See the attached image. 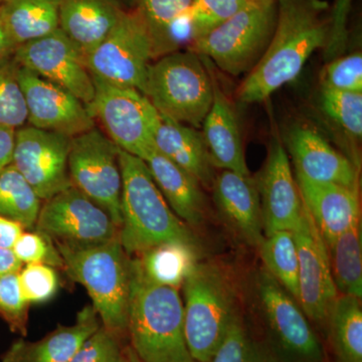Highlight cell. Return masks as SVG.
Wrapping results in <instances>:
<instances>
[{
	"instance_id": "obj_1",
	"label": "cell",
	"mask_w": 362,
	"mask_h": 362,
	"mask_svg": "<svg viewBox=\"0 0 362 362\" xmlns=\"http://www.w3.org/2000/svg\"><path fill=\"white\" fill-rule=\"evenodd\" d=\"M275 30L266 52L237 90L240 102L266 101L300 75L312 54L329 37V4L325 0H276Z\"/></svg>"
},
{
	"instance_id": "obj_2",
	"label": "cell",
	"mask_w": 362,
	"mask_h": 362,
	"mask_svg": "<svg viewBox=\"0 0 362 362\" xmlns=\"http://www.w3.org/2000/svg\"><path fill=\"white\" fill-rule=\"evenodd\" d=\"M119 163L122 175L119 240L128 256L163 243L197 245L192 230L171 211L145 161L119 148Z\"/></svg>"
},
{
	"instance_id": "obj_3",
	"label": "cell",
	"mask_w": 362,
	"mask_h": 362,
	"mask_svg": "<svg viewBox=\"0 0 362 362\" xmlns=\"http://www.w3.org/2000/svg\"><path fill=\"white\" fill-rule=\"evenodd\" d=\"M130 268L127 334L136 356L141 362H197L185 342L180 290L149 282L131 261Z\"/></svg>"
},
{
	"instance_id": "obj_4",
	"label": "cell",
	"mask_w": 362,
	"mask_h": 362,
	"mask_svg": "<svg viewBox=\"0 0 362 362\" xmlns=\"http://www.w3.org/2000/svg\"><path fill=\"white\" fill-rule=\"evenodd\" d=\"M56 246L64 259V271L71 280L84 286L102 325L128 340L131 258L119 237L96 246Z\"/></svg>"
},
{
	"instance_id": "obj_5",
	"label": "cell",
	"mask_w": 362,
	"mask_h": 362,
	"mask_svg": "<svg viewBox=\"0 0 362 362\" xmlns=\"http://www.w3.org/2000/svg\"><path fill=\"white\" fill-rule=\"evenodd\" d=\"M183 327L190 356L209 362L238 315V298L221 266L199 263L183 283Z\"/></svg>"
},
{
	"instance_id": "obj_6",
	"label": "cell",
	"mask_w": 362,
	"mask_h": 362,
	"mask_svg": "<svg viewBox=\"0 0 362 362\" xmlns=\"http://www.w3.org/2000/svg\"><path fill=\"white\" fill-rule=\"evenodd\" d=\"M144 95L161 115L199 129L213 103L211 74L194 52H170L152 62Z\"/></svg>"
},
{
	"instance_id": "obj_7",
	"label": "cell",
	"mask_w": 362,
	"mask_h": 362,
	"mask_svg": "<svg viewBox=\"0 0 362 362\" xmlns=\"http://www.w3.org/2000/svg\"><path fill=\"white\" fill-rule=\"evenodd\" d=\"M276 18V0H251L230 20L194 40L187 51L209 59L216 69L233 77L249 74L270 44Z\"/></svg>"
},
{
	"instance_id": "obj_8",
	"label": "cell",
	"mask_w": 362,
	"mask_h": 362,
	"mask_svg": "<svg viewBox=\"0 0 362 362\" xmlns=\"http://www.w3.org/2000/svg\"><path fill=\"white\" fill-rule=\"evenodd\" d=\"M256 292L267 335L265 346L276 362H324L322 344L301 306L265 268Z\"/></svg>"
},
{
	"instance_id": "obj_9",
	"label": "cell",
	"mask_w": 362,
	"mask_h": 362,
	"mask_svg": "<svg viewBox=\"0 0 362 362\" xmlns=\"http://www.w3.org/2000/svg\"><path fill=\"white\" fill-rule=\"evenodd\" d=\"M92 77L95 97L88 109L93 118L119 148L145 160L156 148L154 134L160 114L139 90Z\"/></svg>"
},
{
	"instance_id": "obj_10",
	"label": "cell",
	"mask_w": 362,
	"mask_h": 362,
	"mask_svg": "<svg viewBox=\"0 0 362 362\" xmlns=\"http://www.w3.org/2000/svg\"><path fill=\"white\" fill-rule=\"evenodd\" d=\"M68 168L71 185L105 209L120 228L122 175L115 143L97 127L75 136Z\"/></svg>"
},
{
	"instance_id": "obj_11",
	"label": "cell",
	"mask_w": 362,
	"mask_h": 362,
	"mask_svg": "<svg viewBox=\"0 0 362 362\" xmlns=\"http://www.w3.org/2000/svg\"><path fill=\"white\" fill-rule=\"evenodd\" d=\"M153 61L148 30L135 9L124 11L115 28L85 59L90 75L143 94Z\"/></svg>"
},
{
	"instance_id": "obj_12",
	"label": "cell",
	"mask_w": 362,
	"mask_h": 362,
	"mask_svg": "<svg viewBox=\"0 0 362 362\" xmlns=\"http://www.w3.org/2000/svg\"><path fill=\"white\" fill-rule=\"evenodd\" d=\"M33 230L68 247L96 246L119 237L109 214L73 185L42 202Z\"/></svg>"
},
{
	"instance_id": "obj_13",
	"label": "cell",
	"mask_w": 362,
	"mask_h": 362,
	"mask_svg": "<svg viewBox=\"0 0 362 362\" xmlns=\"http://www.w3.org/2000/svg\"><path fill=\"white\" fill-rule=\"evenodd\" d=\"M71 139L30 125L16 130L11 164L42 202L71 187L68 168Z\"/></svg>"
},
{
	"instance_id": "obj_14",
	"label": "cell",
	"mask_w": 362,
	"mask_h": 362,
	"mask_svg": "<svg viewBox=\"0 0 362 362\" xmlns=\"http://www.w3.org/2000/svg\"><path fill=\"white\" fill-rule=\"evenodd\" d=\"M13 58L18 65L69 90L86 106L94 100V81L84 57L59 28L16 47Z\"/></svg>"
},
{
	"instance_id": "obj_15",
	"label": "cell",
	"mask_w": 362,
	"mask_h": 362,
	"mask_svg": "<svg viewBox=\"0 0 362 362\" xmlns=\"http://www.w3.org/2000/svg\"><path fill=\"white\" fill-rule=\"evenodd\" d=\"M18 81L28 109L26 125L71 138L96 127L88 107L69 90L21 66Z\"/></svg>"
},
{
	"instance_id": "obj_16",
	"label": "cell",
	"mask_w": 362,
	"mask_h": 362,
	"mask_svg": "<svg viewBox=\"0 0 362 362\" xmlns=\"http://www.w3.org/2000/svg\"><path fill=\"white\" fill-rule=\"evenodd\" d=\"M299 259V298L302 310L314 322L326 323L338 297L331 273L327 247L306 209L301 225L294 232Z\"/></svg>"
},
{
	"instance_id": "obj_17",
	"label": "cell",
	"mask_w": 362,
	"mask_h": 362,
	"mask_svg": "<svg viewBox=\"0 0 362 362\" xmlns=\"http://www.w3.org/2000/svg\"><path fill=\"white\" fill-rule=\"evenodd\" d=\"M264 235L290 230L301 225L306 207L294 178L289 156L279 138L272 142L261 175L257 177Z\"/></svg>"
},
{
	"instance_id": "obj_18",
	"label": "cell",
	"mask_w": 362,
	"mask_h": 362,
	"mask_svg": "<svg viewBox=\"0 0 362 362\" xmlns=\"http://www.w3.org/2000/svg\"><path fill=\"white\" fill-rule=\"evenodd\" d=\"M285 143L297 173L308 180L359 190L356 164L335 149L315 128L296 124L288 130Z\"/></svg>"
},
{
	"instance_id": "obj_19",
	"label": "cell",
	"mask_w": 362,
	"mask_h": 362,
	"mask_svg": "<svg viewBox=\"0 0 362 362\" xmlns=\"http://www.w3.org/2000/svg\"><path fill=\"white\" fill-rule=\"evenodd\" d=\"M211 190L214 204L226 225L243 242L259 247L265 235L257 178L221 170L214 178Z\"/></svg>"
},
{
	"instance_id": "obj_20",
	"label": "cell",
	"mask_w": 362,
	"mask_h": 362,
	"mask_svg": "<svg viewBox=\"0 0 362 362\" xmlns=\"http://www.w3.org/2000/svg\"><path fill=\"white\" fill-rule=\"evenodd\" d=\"M211 74L213 103L202 123V136L214 168L249 175L239 119L235 106L221 87L209 59L201 57Z\"/></svg>"
},
{
	"instance_id": "obj_21",
	"label": "cell",
	"mask_w": 362,
	"mask_h": 362,
	"mask_svg": "<svg viewBox=\"0 0 362 362\" xmlns=\"http://www.w3.org/2000/svg\"><path fill=\"white\" fill-rule=\"evenodd\" d=\"M302 199L324 242L334 239L361 221L359 190L319 182L296 173Z\"/></svg>"
},
{
	"instance_id": "obj_22",
	"label": "cell",
	"mask_w": 362,
	"mask_h": 362,
	"mask_svg": "<svg viewBox=\"0 0 362 362\" xmlns=\"http://www.w3.org/2000/svg\"><path fill=\"white\" fill-rule=\"evenodd\" d=\"M102 325L93 305L78 312L73 325L59 324L37 341L21 337L1 356L2 362H70L76 352Z\"/></svg>"
},
{
	"instance_id": "obj_23",
	"label": "cell",
	"mask_w": 362,
	"mask_h": 362,
	"mask_svg": "<svg viewBox=\"0 0 362 362\" xmlns=\"http://www.w3.org/2000/svg\"><path fill=\"white\" fill-rule=\"evenodd\" d=\"M125 11L118 0H59V30L82 56L90 54Z\"/></svg>"
},
{
	"instance_id": "obj_24",
	"label": "cell",
	"mask_w": 362,
	"mask_h": 362,
	"mask_svg": "<svg viewBox=\"0 0 362 362\" xmlns=\"http://www.w3.org/2000/svg\"><path fill=\"white\" fill-rule=\"evenodd\" d=\"M144 161L175 216L187 226L202 225L206 218V199L201 183L156 148Z\"/></svg>"
},
{
	"instance_id": "obj_25",
	"label": "cell",
	"mask_w": 362,
	"mask_h": 362,
	"mask_svg": "<svg viewBox=\"0 0 362 362\" xmlns=\"http://www.w3.org/2000/svg\"><path fill=\"white\" fill-rule=\"evenodd\" d=\"M154 145L162 156L194 176L202 187L211 189L216 176V168L211 163L204 136L197 128L160 114Z\"/></svg>"
},
{
	"instance_id": "obj_26",
	"label": "cell",
	"mask_w": 362,
	"mask_h": 362,
	"mask_svg": "<svg viewBox=\"0 0 362 362\" xmlns=\"http://www.w3.org/2000/svg\"><path fill=\"white\" fill-rule=\"evenodd\" d=\"M131 263L149 282L180 290L199 263V246L163 243L131 257Z\"/></svg>"
},
{
	"instance_id": "obj_27",
	"label": "cell",
	"mask_w": 362,
	"mask_h": 362,
	"mask_svg": "<svg viewBox=\"0 0 362 362\" xmlns=\"http://www.w3.org/2000/svg\"><path fill=\"white\" fill-rule=\"evenodd\" d=\"M59 0H4L0 23L18 47L59 30Z\"/></svg>"
},
{
	"instance_id": "obj_28",
	"label": "cell",
	"mask_w": 362,
	"mask_h": 362,
	"mask_svg": "<svg viewBox=\"0 0 362 362\" xmlns=\"http://www.w3.org/2000/svg\"><path fill=\"white\" fill-rule=\"evenodd\" d=\"M331 273L337 292L362 297L361 223L345 230L334 239L325 242Z\"/></svg>"
},
{
	"instance_id": "obj_29",
	"label": "cell",
	"mask_w": 362,
	"mask_h": 362,
	"mask_svg": "<svg viewBox=\"0 0 362 362\" xmlns=\"http://www.w3.org/2000/svg\"><path fill=\"white\" fill-rule=\"evenodd\" d=\"M326 323L337 362H362L361 299L346 295L337 297Z\"/></svg>"
},
{
	"instance_id": "obj_30",
	"label": "cell",
	"mask_w": 362,
	"mask_h": 362,
	"mask_svg": "<svg viewBox=\"0 0 362 362\" xmlns=\"http://www.w3.org/2000/svg\"><path fill=\"white\" fill-rule=\"evenodd\" d=\"M42 201L13 164L0 173V216L26 230L35 228Z\"/></svg>"
},
{
	"instance_id": "obj_31",
	"label": "cell",
	"mask_w": 362,
	"mask_h": 362,
	"mask_svg": "<svg viewBox=\"0 0 362 362\" xmlns=\"http://www.w3.org/2000/svg\"><path fill=\"white\" fill-rule=\"evenodd\" d=\"M258 247L264 268L298 302L299 259L294 233L277 230L269 233Z\"/></svg>"
},
{
	"instance_id": "obj_32",
	"label": "cell",
	"mask_w": 362,
	"mask_h": 362,
	"mask_svg": "<svg viewBox=\"0 0 362 362\" xmlns=\"http://www.w3.org/2000/svg\"><path fill=\"white\" fill-rule=\"evenodd\" d=\"M192 0H137L135 11L146 25L154 59L163 54L169 25L189 8Z\"/></svg>"
},
{
	"instance_id": "obj_33",
	"label": "cell",
	"mask_w": 362,
	"mask_h": 362,
	"mask_svg": "<svg viewBox=\"0 0 362 362\" xmlns=\"http://www.w3.org/2000/svg\"><path fill=\"white\" fill-rule=\"evenodd\" d=\"M13 57L0 62V126L18 130L28 124V109Z\"/></svg>"
},
{
	"instance_id": "obj_34",
	"label": "cell",
	"mask_w": 362,
	"mask_h": 362,
	"mask_svg": "<svg viewBox=\"0 0 362 362\" xmlns=\"http://www.w3.org/2000/svg\"><path fill=\"white\" fill-rule=\"evenodd\" d=\"M321 108L350 139L358 141L362 136V93L322 88Z\"/></svg>"
},
{
	"instance_id": "obj_35",
	"label": "cell",
	"mask_w": 362,
	"mask_h": 362,
	"mask_svg": "<svg viewBox=\"0 0 362 362\" xmlns=\"http://www.w3.org/2000/svg\"><path fill=\"white\" fill-rule=\"evenodd\" d=\"M209 362H276L265 344L252 337L240 316Z\"/></svg>"
},
{
	"instance_id": "obj_36",
	"label": "cell",
	"mask_w": 362,
	"mask_h": 362,
	"mask_svg": "<svg viewBox=\"0 0 362 362\" xmlns=\"http://www.w3.org/2000/svg\"><path fill=\"white\" fill-rule=\"evenodd\" d=\"M250 1L251 0H192L187 11L192 23V42L230 20Z\"/></svg>"
},
{
	"instance_id": "obj_37",
	"label": "cell",
	"mask_w": 362,
	"mask_h": 362,
	"mask_svg": "<svg viewBox=\"0 0 362 362\" xmlns=\"http://www.w3.org/2000/svg\"><path fill=\"white\" fill-rule=\"evenodd\" d=\"M30 303L26 301L18 280V273L0 276V317L11 332L28 337Z\"/></svg>"
},
{
	"instance_id": "obj_38",
	"label": "cell",
	"mask_w": 362,
	"mask_h": 362,
	"mask_svg": "<svg viewBox=\"0 0 362 362\" xmlns=\"http://www.w3.org/2000/svg\"><path fill=\"white\" fill-rule=\"evenodd\" d=\"M23 265L42 264L64 270V259L54 240L39 230H23L11 247Z\"/></svg>"
},
{
	"instance_id": "obj_39",
	"label": "cell",
	"mask_w": 362,
	"mask_h": 362,
	"mask_svg": "<svg viewBox=\"0 0 362 362\" xmlns=\"http://www.w3.org/2000/svg\"><path fill=\"white\" fill-rule=\"evenodd\" d=\"M322 88L362 93V54L352 52L327 62L321 73Z\"/></svg>"
},
{
	"instance_id": "obj_40",
	"label": "cell",
	"mask_w": 362,
	"mask_h": 362,
	"mask_svg": "<svg viewBox=\"0 0 362 362\" xmlns=\"http://www.w3.org/2000/svg\"><path fill=\"white\" fill-rule=\"evenodd\" d=\"M21 292L28 303H45L58 292L59 280L56 269L42 264H28L18 273Z\"/></svg>"
},
{
	"instance_id": "obj_41",
	"label": "cell",
	"mask_w": 362,
	"mask_h": 362,
	"mask_svg": "<svg viewBox=\"0 0 362 362\" xmlns=\"http://www.w3.org/2000/svg\"><path fill=\"white\" fill-rule=\"evenodd\" d=\"M128 343L101 325L83 343L70 362H120Z\"/></svg>"
},
{
	"instance_id": "obj_42",
	"label": "cell",
	"mask_w": 362,
	"mask_h": 362,
	"mask_svg": "<svg viewBox=\"0 0 362 362\" xmlns=\"http://www.w3.org/2000/svg\"><path fill=\"white\" fill-rule=\"evenodd\" d=\"M354 0H335L329 11L330 30L327 45L324 49L326 62L341 57L349 42V18Z\"/></svg>"
},
{
	"instance_id": "obj_43",
	"label": "cell",
	"mask_w": 362,
	"mask_h": 362,
	"mask_svg": "<svg viewBox=\"0 0 362 362\" xmlns=\"http://www.w3.org/2000/svg\"><path fill=\"white\" fill-rule=\"evenodd\" d=\"M16 130L0 126V173L13 162Z\"/></svg>"
},
{
	"instance_id": "obj_44",
	"label": "cell",
	"mask_w": 362,
	"mask_h": 362,
	"mask_svg": "<svg viewBox=\"0 0 362 362\" xmlns=\"http://www.w3.org/2000/svg\"><path fill=\"white\" fill-rule=\"evenodd\" d=\"M23 230L20 223L0 216V247L11 249Z\"/></svg>"
},
{
	"instance_id": "obj_45",
	"label": "cell",
	"mask_w": 362,
	"mask_h": 362,
	"mask_svg": "<svg viewBox=\"0 0 362 362\" xmlns=\"http://www.w3.org/2000/svg\"><path fill=\"white\" fill-rule=\"evenodd\" d=\"M23 264L16 258L13 250L0 247V276L20 273Z\"/></svg>"
},
{
	"instance_id": "obj_46",
	"label": "cell",
	"mask_w": 362,
	"mask_h": 362,
	"mask_svg": "<svg viewBox=\"0 0 362 362\" xmlns=\"http://www.w3.org/2000/svg\"><path fill=\"white\" fill-rule=\"evenodd\" d=\"M16 49V45L9 39L4 26L0 23V62L13 58Z\"/></svg>"
},
{
	"instance_id": "obj_47",
	"label": "cell",
	"mask_w": 362,
	"mask_h": 362,
	"mask_svg": "<svg viewBox=\"0 0 362 362\" xmlns=\"http://www.w3.org/2000/svg\"><path fill=\"white\" fill-rule=\"evenodd\" d=\"M120 362H141V361L138 358L135 352L131 349L129 343H128V344L126 345L125 350H124L123 356Z\"/></svg>"
},
{
	"instance_id": "obj_48",
	"label": "cell",
	"mask_w": 362,
	"mask_h": 362,
	"mask_svg": "<svg viewBox=\"0 0 362 362\" xmlns=\"http://www.w3.org/2000/svg\"><path fill=\"white\" fill-rule=\"evenodd\" d=\"M252 1H270V0H252Z\"/></svg>"
},
{
	"instance_id": "obj_49",
	"label": "cell",
	"mask_w": 362,
	"mask_h": 362,
	"mask_svg": "<svg viewBox=\"0 0 362 362\" xmlns=\"http://www.w3.org/2000/svg\"><path fill=\"white\" fill-rule=\"evenodd\" d=\"M2 1H4V0H0V6H1Z\"/></svg>"
}]
</instances>
